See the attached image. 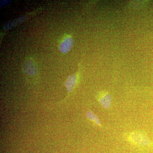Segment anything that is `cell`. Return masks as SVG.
I'll use <instances>...</instances> for the list:
<instances>
[{"mask_svg": "<svg viewBox=\"0 0 153 153\" xmlns=\"http://www.w3.org/2000/svg\"><path fill=\"white\" fill-rule=\"evenodd\" d=\"M23 69L25 73L30 75H35L38 72V68L33 60L26 59L23 64Z\"/></svg>", "mask_w": 153, "mask_h": 153, "instance_id": "obj_1", "label": "cell"}, {"mask_svg": "<svg viewBox=\"0 0 153 153\" xmlns=\"http://www.w3.org/2000/svg\"><path fill=\"white\" fill-rule=\"evenodd\" d=\"M74 45V41L70 37H67L60 44V50L62 53H66L69 52Z\"/></svg>", "mask_w": 153, "mask_h": 153, "instance_id": "obj_3", "label": "cell"}, {"mask_svg": "<svg viewBox=\"0 0 153 153\" xmlns=\"http://www.w3.org/2000/svg\"><path fill=\"white\" fill-rule=\"evenodd\" d=\"M131 139L134 142L141 144L146 145L148 143V140L143 135L135 133L133 134L131 137Z\"/></svg>", "mask_w": 153, "mask_h": 153, "instance_id": "obj_4", "label": "cell"}, {"mask_svg": "<svg viewBox=\"0 0 153 153\" xmlns=\"http://www.w3.org/2000/svg\"><path fill=\"white\" fill-rule=\"evenodd\" d=\"M86 115H87V117H88L89 119L94 122L98 125H100V122L99 120L98 119V118L94 114L91 112V111H88L87 112V114Z\"/></svg>", "mask_w": 153, "mask_h": 153, "instance_id": "obj_6", "label": "cell"}, {"mask_svg": "<svg viewBox=\"0 0 153 153\" xmlns=\"http://www.w3.org/2000/svg\"><path fill=\"white\" fill-rule=\"evenodd\" d=\"M99 101L104 107L108 108L111 103V98L110 95L106 91L100 92L98 96Z\"/></svg>", "mask_w": 153, "mask_h": 153, "instance_id": "obj_2", "label": "cell"}, {"mask_svg": "<svg viewBox=\"0 0 153 153\" xmlns=\"http://www.w3.org/2000/svg\"><path fill=\"white\" fill-rule=\"evenodd\" d=\"M76 80L77 76L76 74H72L71 76H68L65 82V85L68 92H71L74 89L76 85Z\"/></svg>", "mask_w": 153, "mask_h": 153, "instance_id": "obj_5", "label": "cell"}]
</instances>
